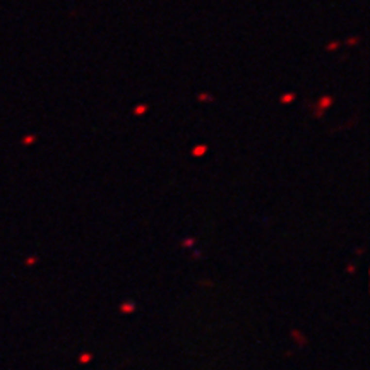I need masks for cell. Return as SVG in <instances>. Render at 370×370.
Instances as JSON below:
<instances>
[{"label": "cell", "mask_w": 370, "mask_h": 370, "mask_svg": "<svg viewBox=\"0 0 370 370\" xmlns=\"http://www.w3.org/2000/svg\"><path fill=\"white\" fill-rule=\"evenodd\" d=\"M204 151H206V146H197V148L194 149V154H202Z\"/></svg>", "instance_id": "1"}, {"label": "cell", "mask_w": 370, "mask_h": 370, "mask_svg": "<svg viewBox=\"0 0 370 370\" xmlns=\"http://www.w3.org/2000/svg\"><path fill=\"white\" fill-rule=\"evenodd\" d=\"M291 100H293V95H285V96H283V101H285V103L291 101Z\"/></svg>", "instance_id": "2"}, {"label": "cell", "mask_w": 370, "mask_h": 370, "mask_svg": "<svg viewBox=\"0 0 370 370\" xmlns=\"http://www.w3.org/2000/svg\"><path fill=\"white\" fill-rule=\"evenodd\" d=\"M144 110H146V106H137V108H135V113H144Z\"/></svg>", "instance_id": "3"}]
</instances>
